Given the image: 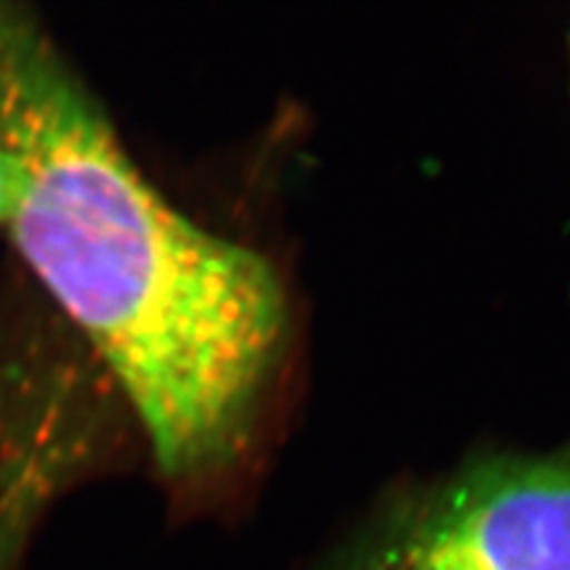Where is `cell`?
Listing matches in <instances>:
<instances>
[{
    "label": "cell",
    "mask_w": 570,
    "mask_h": 570,
    "mask_svg": "<svg viewBox=\"0 0 570 570\" xmlns=\"http://www.w3.org/2000/svg\"><path fill=\"white\" fill-rule=\"evenodd\" d=\"M0 146L14 243L112 371L159 471L193 480L226 466L283 333L272 264L174 209L39 24L8 6Z\"/></svg>",
    "instance_id": "6da1fadb"
},
{
    "label": "cell",
    "mask_w": 570,
    "mask_h": 570,
    "mask_svg": "<svg viewBox=\"0 0 570 570\" xmlns=\"http://www.w3.org/2000/svg\"><path fill=\"white\" fill-rule=\"evenodd\" d=\"M333 570H570V459H488L397 507Z\"/></svg>",
    "instance_id": "7a4b0ae2"
},
{
    "label": "cell",
    "mask_w": 570,
    "mask_h": 570,
    "mask_svg": "<svg viewBox=\"0 0 570 570\" xmlns=\"http://www.w3.org/2000/svg\"><path fill=\"white\" fill-rule=\"evenodd\" d=\"M12 198H14L12 163H10L6 148L0 146V224H8L10 209H12Z\"/></svg>",
    "instance_id": "3957f363"
}]
</instances>
